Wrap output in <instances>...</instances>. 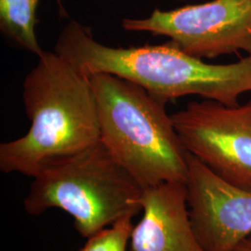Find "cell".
Instances as JSON below:
<instances>
[{
    "mask_svg": "<svg viewBox=\"0 0 251 251\" xmlns=\"http://www.w3.org/2000/svg\"><path fill=\"white\" fill-rule=\"evenodd\" d=\"M54 51L90 76L105 73L131 81L166 103L198 95L227 106L238 105L251 91V55L229 64H211L183 52L171 42L115 48L95 39L91 27L69 20Z\"/></svg>",
    "mask_w": 251,
    "mask_h": 251,
    "instance_id": "6da1fadb",
    "label": "cell"
},
{
    "mask_svg": "<svg viewBox=\"0 0 251 251\" xmlns=\"http://www.w3.org/2000/svg\"><path fill=\"white\" fill-rule=\"evenodd\" d=\"M31 126L26 134L0 144V171L34 178L40 171L100 141L90 76L63 57L43 51L23 85Z\"/></svg>",
    "mask_w": 251,
    "mask_h": 251,
    "instance_id": "7a4b0ae2",
    "label": "cell"
},
{
    "mask_svg": "<svg viewBox=\"0 0 251 251\" xmlns=\"http://www.w3.org/2000/svg\"><path fill=\"white\" fill-rule=\"evenodd\" d=\"M100 142L143 189L186 183L188 152L166 102L131 81L111 74L90 75Z\"/></svg>",
    "mask_w": 251,
    "mask_h": 251,
    "instance_id": "3957f363",
    "label": "cell"
},
{
    "mask_svg": "<svg viewBox=\"0 0 251 251\" xmlns=\"http://www.w3.org/2000/svg\"><path fill=\"white\" fill-rule=\"evenodd\" d=\"M144 189L100 141L88 150L47 167L33 178L24 207L29 215L60 208L84 238L137 215Z\"/></svg>",
    "mask_w": 251,
    "mask_h": 251,
    "instance_id": "277c9868",
    "label": "cell"
},
{
    "mask_svg": "<svg viewBox=\"0 0 251 251\" xmlns=\"http://www.w3.org/2000/svg\"><path fill=\"white\" fill-rule=\"evenodd\" d=\"M128 32L166 36L183 52L214 59L244 51L251 55V0H212L178 9H154L145 18H124Z\"/></svg>",
    "mask_w": 251,
    "mask_h": 251,
    "instance_id": "5b68a950",
    "label": "cell"
},
{
    "mask_svg": "<svg viewBox=\"0 0 251 251\" xmlns=\"http://www.w3.org/2000/svg\"><path fill=\"white\" fill-rule=\"evenodd\" d=\"M171 118L189 153L225 181L251 191V99L235 106L191 101Z\"/></svg>",
    "mask_w": 251,
    "mask_h": 251,
    "instance_id": "8992f818",
    "label": "cell"
},
{
    "mask_svg": "<svg viewBox=\"0 0 251 251\" xmlns=\"http://www.w3.org/2000/svg\"><path fill=\"white\" fill-rule=\"evenodd\" d=\"M190 221L206 251H233L251 236V191L217 176L193 154L187 155Z\"/></svg>",
    "mask_w": 251,
    "mask_h": 251,
    "instance_id": "52a82bcc",
    "label": "cell"
},
{
    "mask_svg": "<svg viewBox=\"0 0 251 251\" xmlns=\"http://www.w3.org/2000/svg\"><path fill=\"white\" fill-rule=\"evenodd\" d=\"M139 204L144 214L133 227L130 251H206L190 221L186 183L144 189Z\"/></svg>",
    "mask_w": 251,
    "mask_h": 251,
    "instance_id": "ba28073f",
    "label": "cell"
},
{
    "mask_svg": "<svg viewBox=\"0 0 251 251\" xmlns=\"http://www.w3.org/2000/svg\"><path fill=\"white\" fill-rule=\"evenodd\" d=\"M62 18L68 13L63 0H55ZM40 0H0V31L12 44L38 57L44 50L36 37V16Z\"/></svg>",
    "mask_w": 251,
    "mask_h": 251,
    "instance_id": "9c48e42d",
    "label": "cell"
},
{
    "mask_svg": "<svg viewBox=\"0 0 251 251\" xmlns=\"http://www.w3.org/2000/svg\"><path fill=\"white\" fill-rule=\"evenodd\" d=\"M133 216H126L116 224L94 234L79 251H126L130 240Z\"/></svg>",
    "mask_w": 251,
    "mask_h": 251,
    "instance_id": "30bf717a",
    "label": "cell"
},
{
    "mask_svg": "<svg viewBox=\"0 0 251 251\" xmlns=\"http://www.w3.org/2000/svg\"><path fill=\"white\" fill-rule=\"evenodd\" d=\"M233 251H251V236L240 243Z\"/></svg>",
    "mask_w": 251,
    "mask_h": 251,
    "instance_id": "8fae6325",
    "label": "cell"
},
{
    "mask_svg": "<svg viewBox=\"0 0 251 251\" xmlns=\"http://www.w3.org/2000/svg\"><path fill=\"white\" fill-rule=\"evenodd\" d=\"M177 1H181V2H183V1H188V0H177Z\"/></svg>",
    "mask_w": 251,
    "mask_h": 251,
    "instance_id": "7c38bea8",
    "label": "cell"
}]
</instances>
